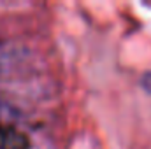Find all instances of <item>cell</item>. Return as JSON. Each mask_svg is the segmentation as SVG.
<instances>
[{"instance_id":"cell-1","label":"cell","mask_w":151,"mask_h":149,"mask_svg":"<svg viewBox=\"0 0 151 149\" xmlns=\"http://www.w3.org/2000/svg\"><path fill=\"white\" fill-rule=\"evenodd\" d=\"M32 142L25 132L11 123H0V149H30Z\"/></svg>"},{"instance_id":"cell-2","label":"cell","mask_w":151,"mask_h":149,"mask_svg":"<svg viewBox=\"0 0 151 149\" xmlns=\"http://www.w3.org/2000/svg\"><path fill=\"white\" fill-rule=\"evenodd\" d=\"M19 117H21V111L16 105H12L11 102L0 98V123H11L12 125Z\"/></svg>"},{"instance_id":"cell-3","label":"cell","mask_w":151,"mask_h":149,"mask_svg":"<svg viewBox=\"0 0 151 149\" xmlns=\"http://www.w3.org/2000/svg\"><path fill=\"white\" fill-rule=\"evenodd\" d=\"M141 86H142L148 93H151V70L146 72V74L141 77Z\"/></svg>"}]
</instances>
